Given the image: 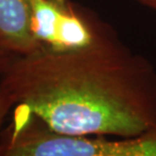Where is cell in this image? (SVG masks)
I'll use <instances>...</instances> for the list:
<instances>
[{
    "mask_svg": "<svg viewBox=\"0 0 156 156\" xmlns=\"http://www.w3.org/2000/svg\"><path fill=\"white\" fill-rule=\"evenodd\" d=\"M139 1H141L142 3H144V4L148 5L149 7L156 9V0H139Z\"/></svg>",
    "mask_w": 156,
    "mask_h": 156,
    "instance_id": "cell-6",
    "label": "cell"
},
{
    "mask_svg": "<svg viewBox=\"0 0 156 156\" xmlns=\"http://www.w3.org/2000/svg\"><path fill=\"white\" fill-rule=\"evenodd\" d=\"M31 30L41 48L55 51L85 48L101 37L68 0H30Z\"/></svg>",
    "mask_w": 156,
    "mask_h": 156,
    "instance_id": "cell-3",
    "label": "cell"
},
{
    "mask_svg": "<svg viewBox=\"0 0 156 156\" xmlns=\"http://www.w3.org/2000/svg\"><path fill=\"white\" fill-rule=\"evenodd\" d=\"M0 41L19 55L41 48L31 30L30 0H0Z\"/></svg>",
    "mask_w": 156,
    "mask_h": 156,
    "instance_id": "cell-4",
    "label": "cell"
},
{
    "mask_svg": "<svg viewBox=\"0 0 156 156\" xmlns=\"http://www.w3.org/2000/svg\"><path fill=\"white\" fill-rule=\"evenodd\" d=\"M0 156H156V129L135 137L69 135L18 107L0 143Z\"/></svg>",
    "mask_w": 156,
    "mask_h": 156,
    "instance_id": "cell-2",
    "label": "cell"
},
{
    "mask_svg": "<svg viewBox=\"0 0 156 156\" xmlns=\"http://www.w3.org/2000/svg\"><path fill=\"white\" fill-rule=\"evenodd\" d=\"M0 86L59 133L129 138L156 129L155 73L102 36L76 51L20 55Z\"/></svg>",
    "mask_w": 156,
    "mask_h": 156,
    "instance_id": "cell-1",
    "label": "cell"
},
{
    "mask_svg": "<svg viewBox=\"0 0 156 156\" xmlns=\"http://www.w3.org/2000/svg\"><path fill=\"white\" fill-rule=\"evenodd\" d=\"M4 49H6V48H4V45H3V44H1V41H0V55H1L3 54V51H4Z\"/></svg>",
    "mask_w": 156,
    "mask_h": 156,
    "instance_id": "cell-7",
    "label": "cell"
},
{
    "mask_svg": "<svg viewBox=\"0 0 156 156\" xmlns=\"http://www.w3.org/2000/svg\"><path fill=\"white\" fill-rule=\"evenodd\" d=\"M11 105H13L12 101L0 86V127H1L3 119H4L5 115L7 114Z\"/></svg>",
    "mask_w": 156,
    "mask_h": 156,
    "instance_id": "cell-5",
    "label": "cell"
}]
</instances>
